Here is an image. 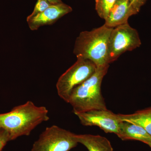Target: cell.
Instances as JSON below:
<instances>
[{"instance_id":"8992f818","label":"cell","mask_w":151,"mask_h":151,"mask_svg":"<svg viewBox=\"0 0 151 151\" xmlns=\"http://www.w3.org/2000/svg\"><path fill=\"white\" fill-rule=\"evenodd\" d=\"M141 44L137 31L128 22L113 28L109 40L108 63L114 62L124 52L132 51Z\"/></svg>"},{"instance_id":"5bb4252c","label":"cell","mask_w":151,"mask_h":151,"mask_svg":"<svg viewBox=\"0 0 151 151\" xmlns=\"http://www.w3.org/2000/svg\"><path fill=\"white\" fill-rule=\"evenodd\" d=\"M52 5L53 4H52L47 1H44V0H37L32 13L27 17H31L36 15L38 14H40L43 12Z\"/></svg>"},{"instance_id":"277c9868","label":"cell","mask_w":151,"mask_h":151,"mask_svg":"<svg viewBox=\"0 0 151 151\" xmlns=\"http://www.w3.org/2000/svg\"><path fill=\"white\" fill-rule=\"evenodd\" d=\"M77 59L59 77L56 83L58 96L66 103L73 89L90 78L97 69L96 65L91 60L82 58Z\"/></svg>"},{"instance_id":"9c48e42d","label":"cell","mask_w":151,"mask_h":151,"mask_svg":"<svg viewBox=\"0 0 151 151\" xmlns=\"http://www.w3.org/2000/svg\"><path fill=\"white\" fill-rule=\"evenodd\" d=\"M137 14L130 5L129 0H117L104 24L108 27H116L127 23L130 17Z\"/></svg>"},{"instance_id":"e0dca14e","label":"cell","mask_w":151,"mask_h":151,"mask_svg":"<svg viewBox=\"0 0 151 151\" xmlns=\"http://www.w3.org/2000/svg\"><path fill=\"white\" fill-rule=\"evenodd\" d=\"M44 1H47L52 4H60L63 2L61 0H44Z\"/></svg>"},{"instance_id":"3957f363","label":"cell","mask_w":151,"mask_h":151,"mask_svg":"<svg viewBox=\"0 0 151 151\" xmlns=\"http://www.w3.org/2000/svg\"><path fill=\"white\" fill-rule=\"evenodd\" d=\"M109 67L108 65L97 67L90 78L73 89L67 103L72 106L74 114L108 109L101 93V85Z\"/></svg>"},{"instance_id":"ba28073f","label":"cell","mask_w":151,"mask_h":151,"mask_svg":"<svg viewBox=\"0 0 151 151\" xmlns=\"http://www.w3.org/2000/svg\"><path fill=\"white\" fill-rule=\"evenodd\" d=\"M72 11L71 7L63 2L52 5L42 12L31 17H27V21L31 30H36L43 26L53 24Z\"/></svg>"},{"instance_id":"8fae6325","label":"cell","mask_w":151,"mask_h":151,"mask_svg":"<svg viewBox=\"0 0 151 151\" xmlns=\"http://www.w3.org/2000/svg\"><path fill=\"white\" fill-rule=\"evenodd\" d=\"M78 144H82L89 151H114L110 141L100 135H76Z\"/></svg>"},{"instance_id":"5b68a950","label":"cell","mask_w":151,"mask_h":151,"mask_svg":"<svg viewBox=\"0 0 151 151\" xmlns=\"http://www.w3.org/2000/svg\"><path fill=\"white\" fill-rule=\"evenodd\" d=\"M76 134L56 125L47 127L31 151H69L77 146Z\"/></svg>"},{"instance_id":"2e32d148","label":"cell","mask_w":151,"mask_h":151,"mask_svg":"<svg viewBox=\"0 0 151 151\" xmlns=\"http://www.w3.org/2000/svg\"><path fill=\"white\" fill-rule=\"evenodd\" d=\"M129 1L130 5L138 14L141 7L145 4L147 0H129Z\"/></svg>"},{"instance_id":"30bf717a","label":"cell","mask_w":151,"mask_h":151,"mask_svg":"<svg viewBox=\"0 0 151 151\" xmlns=\"http://www.w3.org/2000/svg\"><path fill=\"white\" fill-rule=\"evenodd\" d=\"M117 135L122 140H135L147 145L151 142V136L144 128L131 122L122 121Z\"/></svg>"},{"instance_id":"52a82bcc","label":"cell","mask_w":151,"mask_h":151,"mask_svg":"<svg viewBox=\"0 0 151 151\" xmlns=\"http://www.w3.org/2000/svg\"><path fill=\"white\" fill-rule=\"evenodd\" d=\"M84 126H96L105 133L117 135L122 121L118 114L107 110H96L75 113Z\"/></svg>"},{"instance_id":"ac0fdd59","label":"cell","mask_w":151,"mask_h":151,"mask_svg":"<svg viewBox=\"0 0 151 151\" xmlns=\"http://www.w3.org/2000/svg\"><path fill=\"white\" fill-rule=\"evenodd\" d=\"M147 145H148L149 147H150L151 148V142H149V143H148Z\"/></svg>"},{"instance_id":"4fadbf2b","label":"cell","mask_w":151,"mask_h":151,"mask_svg":"<svg viewBox=\"0 0 151 151\" xmlns=\"http://www.w3.org/2000/svg\"><path fill=\"white\" fill-rule=\"evenodd\" d=\"M117 0H95V10L101 18L106 19Z\"/></svg>"},{"instance_id":"7c38bea8","label":"cell","mask_w":151,"mask_h":151,"mask_svg":"<svg viewBox=\"0 0 151 151\" xmlns=\"http://www.w3.org/2000/svg\"><path fill=\"white\" fill-rule=\"evenodd\" d=\"M122 121L131 122L141 126L151 136V107L131 114H118Z\"/></svg>"},{"instance_id":"9a60e30c","label":"cell","mask_w":151,"mask_h":151,"mask_svg":"<svg viewBox=\"0 0 151 151\" xmlns=\"http://www.w3.org/2000/svg\"><path fill=\"white\" fill-rule=\"evenodd\" d=\"M10 141L8 133L0 128V151H2L8 142Z\"/></svg>"},{"instance_id":"6da1fadb","label":"cell","mask_w":151,"mask_h":151,"mask_svg":"<svg viewBox=\"0 0 151 151\" xmlns=\"http://www.w3.org/2000/svg\"><path fill=\"white\" fill-rule=\"evenodd\" d=\"M48 113L46 107L28 101L8 112L0 113V128L8 133L10 141L29 136L38 126L49 120Z\"/></svg>"},{"instance_id":"7a4b0ae2","label":"cell","mask_w":151,"mask_h":151,"mask_svg":"<svg viewBox=\"0 0 151 151\" xmlns=\"http://www.w3.org/2000/svg\"><path fill=\"white\" fill-rule=\"evenodd\" d=\"M113 28L105 24L90 31H83L76 40L73 53L76 58L92 61L97 67L109 65L108 47Z\"/></svg>"}]
</instances>
